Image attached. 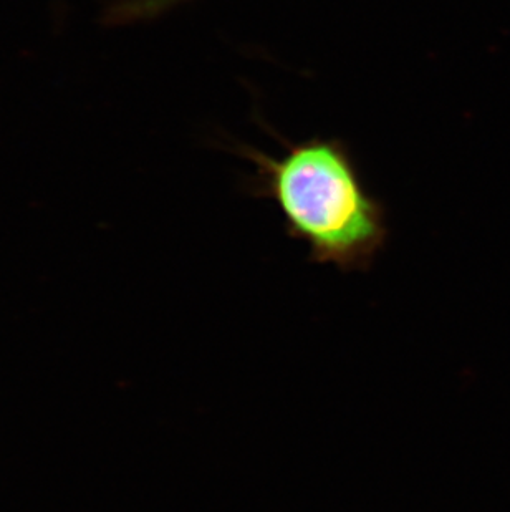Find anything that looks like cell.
Instances as JSON below:
<instances>
[{"instance_id": "cell-1", "label": "cell", "mask_w": 510, "mask_h": 512, "mask_svg": "<svg viewBox=\"0 0 510 512\" xmlns=\"http://www.w3.org/2000/svg\"><path fill=\"white\" fill-rule=\"evenodd\" d=\"M279 140L285 148L279 158L242 143L232 148L255 166L247 193L277 206L285 231L304 242L315 264L368 271L390 237L388 213L366 189L347 143L322 136Z\"/></svg>"}, {"instance_id": "cell-2", "label": "cell", "mask_w": 510, "mask_h": 512, "mask_svg": "<svg viewBox=\"0 0 510 512\" xmlns=\"http://www.w3.org/2000/svg\"><path fill=\"white\" fill-rule=\"evenodd\" d=\"M194 0H105L100 10V24L108 29L150 24Z\"/></svg>"}]
</instances>
